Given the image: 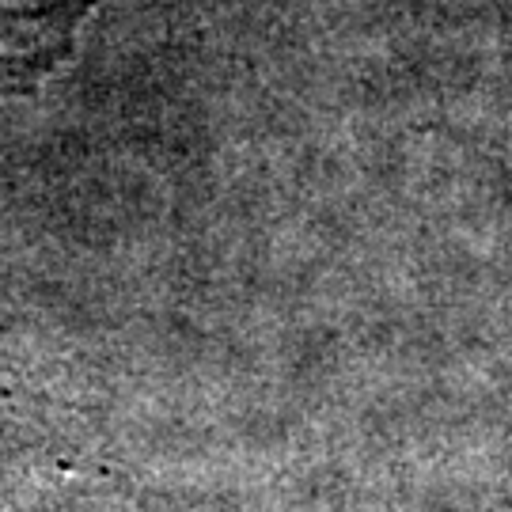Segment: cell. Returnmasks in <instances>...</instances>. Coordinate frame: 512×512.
I'll list each match as a JSON object with an SVG mask.
<instances>
[{"label": "cell", "mask_w": 512, "mask_h": 512, "mask_svg": "<svg viewBox=\"0 0 512 512\" xmlns=\"http://www.w3.org/2000/svg\"><path fill=\"white\" fill-rule=\"evenodd\" d=\"M99 0H0V92H31L73 54Z\"/></svg>", "instance_id": "6da1fadb"}]
</instances>
